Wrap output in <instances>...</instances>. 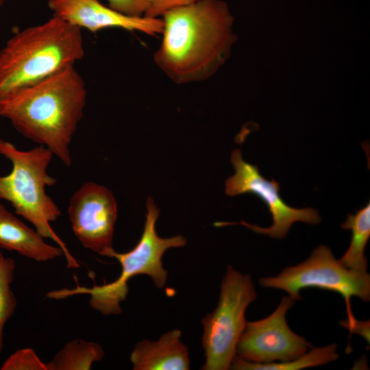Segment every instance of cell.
Masks as SVG:
<instances>
[{
	"label": "cell",
	"instance_id": "52a82bcc",
	"mask_svg": "<svg viewBox=\"0 0 370 370\" xmlns=\"http://www.w3.org/2000/svg\"><path fill=\"white\" fill-rule=\"evenodd\" d=\"M260 286L287 292L295 301L301 299L300 291L318 288L336 292L345 299L348 320L354 319L350 300L357 297L370 300V275L345 267L326 245L315 248L304 262L285 268L278 275L260 278Z\"/></svg>",
	"mask_w": 370,
	"mask_h": 370
},
{
	"label": "cell",
	"instance_id": "3957f363",
	"mask_svg": "<svg viewBox=\"0 0 370 370\" xmlns=\"http://www.w3.org/2000/svg\"><path fill=\"white\" fill-rule=\"evenodd\" d=\"M81 28L54 16L10 38L0 51V102L84 56Z\"/></svg>",
	"mask_w": 370,
	"mask_h": 370
},
{
	"label": "cell",
	"instance_id": "9c48e42d",
	"mask_svg": "<svg viewBox=\"0 0 370 370\" xmlns=\"http://www.w3.org/2000/svg\"><path fill=\"white\" fill-rule=\"evenodd\" d=\"M295 301L290 296L284 297L269 317L247 322L236 344V356L254 363L282 362L291 361L313 347L287 324V311Z\"/></svg>",
	"mask_w": 370,
	"mask_h": 370
},
{
	"label": "cell",
	"instance_id": "30bf717a",
	"mask_svg": "<svg viewBox=\"0 0 370 370\" xmlns=\"http://www.w3.org/2000/svg\"><path fill=\"white\" fill-rule=\"evenodd\" d=\"M117 212L110 190L92 182L82 184L73 193L68 206L73 231L82 245L106 257L114 249Z\"/></svg>",
	"mask_w": 370,
	"mask_h": 370
},
{
	"label": "cell",
	"instance_id": "44dd1931",
	"mask_svg": "<svg viewBox=\"0 0 370 370\" xmlns=\"http://www.w3.org/2000/svg\"><path fill=\"white\" fill-rule=\"evenodd\" d=\"M350 332L362 335L369 343V322L360 321L356 319L345 320L340 323Z\"/></svg>",
	"mask_w": 370,
	"mask_h": 370
},
{
	"label": "cell",
	"instance_id": "4fadbf2b",
	"mask_svg": "<svg viewBox=\"0 0 370 370\" xmlns=\"http://www.w3.org/2000/svg\"><path fill=\"white\" fill-rule=\"evenodd\" d=\"M0 247L37 262H47L64 255L59 246L47 243L36 230L25 225L2 204H0Z\"/></svg>",
	"mask_w": 370,
	"mask_h": 370
},
{
	"label": "cell",
	"instance_id": "e0dca14e",
	"mask_svg": "<svg viewBox=\"0 0 370 370\" xmlns=\"http://www.w3.org/2000/svg\"><path fill=\"white\" fill-rule=\"evenodd\" d=\"M15 269V260L0 252V353L3 349L5 325L14 314L17 306L11 288Z\"/></svg>",
	"mask_w": 370,
	"mask_h": 370
},
{
	"label": "cell",
	"instance_id": "603a6c76",
	"mask_svg": "<svg viewBox=\"0 0 370 370\" xmlns=\"http://www.w3.org/2000/svg\"><path fill=\"white\" fill-rule=\"evenodd\" d=\"M1 102H0V116H1Z\"/></svg>",
	"mask_w": 370,
	"mask_h": 370
},
{
	"label": "cell",
	"instance_id": "7a4b0ae2",
	"mask_svg": "<svg viewBox=\"0 0 370 370\" xmlns=\"http://www.w3.org/2000/svg\"><path fill=\"white\" fill-rule=\"evenodd\" d=\"M86 97L85 82L72 65L1 102V116L70 166V145L84 115Z\"/></svg>",
	"mask_w": 370,
	"mask_h": 370
},
{
	"label": "cell",
	"instance_id": "7c38bea8",
	"mask_svg": "<svg viewBox=\"0 0 370 370\" xmlns=\"http://www.w3.org/2000/svg\"><path fill=\"white\" fill-rule=\"evenodd\" d=\"M181 331L173 330L156 341L138 342L130 355L134 370H187L190 368L188 347L182 343Z\"/></svg>",
	"mask_w": 370,
	"mask_h": 370
},
{
	"label": "cell",
	"instance_id": "2e32d148",
	"mask_svg": "<svg viewBox=\"0 0 370 370\" xmlns=\"http://www.w3.org/2000/svg\"><path fill=\"white\" fill-rule=\"evenodd\" d=\"M337 346L332 343L324 347H312L303 355L288 362L269 364L254 363L235 356L230 369L235 370H297L313 367L335 361L338 358Z\"/></svg>",
	"mask_w": 370,
	"mask_h": 370
},
{
	"label": "cell",
	"instance_id": "9a60e30c",
	"mask_svg": "<svg viewBox=\"0 0 370 370\" xmlns=\"http://www.w3.org/2000/svg\"><path fill=\"white\" fill-rule=\"evenodd\" d=\"M103 356L100 345L78 338L68 342L46 364L47 370H89Z\"/></svg>",
	"mask_w": 370,
	"mask_h": 370
},
{
	"label": "cell",
	"instance_id": "7402d4cb",
	"mask_svg": "<svg viewBox=\"0 0 370 370\" xmlns=\"http://www.w3.org/2000/svg\"><path fill=\"white\" fill-rule=\"evenodd\" d=\"M5 0H0V8L2 6V5L3 4Z\"/></svg>",
	"mask_w": 370,
	"mask_h": 370
},
{
	"label": "cell",
	"instance_id": "ba28073f",
	"mask_svg": "<svg viewBox=\"0 0 370 370\" xmlns=\"http://www.w3.org/2000/svg\"><path fill=\"white\" fill-rule=\"evenodd\" d=\"M230 160L235 173L225 182V193L230 197L249 193L256 195L267 204L272 215L273 223L269 227H262L244 221L239 223L218 222L214 225L241 224L256 233L268 235L273 238H283L296 221L311 225L318 224L321 221V217L314 208H295L287 205L279 193V182L273 178L271 181L264 178L256 165L251 164L243 159L239 149L233 150Z\"/></svg>",
	"mask_w": 370,
	"mask_h": 370
},
{
	"label": "cell",
	"instance_id": "5b68a950",
	"mask_svg": "<svg viewBox=\"0 0 370 370\" xmlns=\"http://www.w3.org/2000/svg\"><path fill=\"white\" fill-rule=\"evenodd\" d=\"M146 206L144 229L138 243L127 252L118 253L112 249L108 254V257L116 259L121 266V274L116 280L90 288L77 285L71 289L51 291L46 297L62 299L77 295H88L89 304L94 310L110 315L121 313V303L126 299L129 291L127 282L132 278L147 275L156 287L163 288L167 280V271L162 267V256L168 249L185 246L186 241L182 235L160 238L156 232L159 209L151 197H148Z\"/></svg>",
	"mask_w": 370,
	"mask_h": 370
},
{
	"label": "cell",
	"instance_id": "ffe728a7",
	"mask_svg": "<svg viewBox=\"0 0 370 370\" xmlns=\"http://www.w3.org/2000/svg\"><path fill=\"white\" fill-rule=\"evenodd\" d=\"M149 8L145 13V17L158 18L164 12L171 9L191 4L199 0H148Z\"/></svg>",
	"mask_w": 370,
	"mask_h": 370
},
{
	"label": "cell",
	"instance_id": "5bb4252c",
	"mask_svg": "<svg viewBox=\"0 0 370 370\" xmlns=\"http://www.w3.org/2000/svg\"><path fill=\"white\" fill-rule=\"evenodd\" d=\"M344 230H351V241L347 251L338 259L347 269L366 273L367 260L365 249L370 237V203L359 209L354 214L348 213L347 220L341 225Z\"/></svg>",
	"mask_w": 370,
	"mask_h": 370
},
{
	"label": "cell",
	"instance_id": "d6986e66",
	"mask_svg": "<svg viewBox=\"0 0 370 370\" xmlns=\"http://www.w3.org/2000/svg\"><path fill=\"white\" fill-rule=\"evenodd\" d=\"M108 6L122 14L143 16L149 8L148 0H107Z\"/></svg>",
	"mask_w": 370,
	"mask_h": 370
},
{
	"label": "cell",
	"instance_id": "ac0fdd59",
	"mask_svg": "<svg viewBox=\"0 0 370 370\" xmlns=\"http://www.w3.org/2000/svg\"><path fill=\"white\" fill-rule=\"evenodd\" d=\"M1 370H47V364L41 360L32 348L16 350L1 365Z\"/></svg>",
	"mask_w": 370,
	"mask_h": 370
},
{
	"label": "cell",
	"instance_id": "6da1fadb",
	"mask_svg": "<svg viewBox=\"0 0 370 370\" xmlns=\"http://www.w3.org/2000/svg\"><path fill=\"white\" fill-rule=\"evenodd\" d=\"M162 16V39L153 55L156 65L177 84L211 77L234 41L227 5L220 0H199Z\"/></svg>",
	"mask_w": 370,
	"mask_h": 370
},
{
	"label": "cell",
	"instance_id": "8fae6325",
	"mask_svg": "<svg viewBox=\"0 0 370 370\" xmlns=\"http://www.w3.org/2000/svg\"><path fill=\"white\" fill-rule=\"evenodd\" d=\"M53 15L92 32L119 27L148 35L162 34L163 21L158 18L132 16L103 5L99 0H48Z\"/></svg>",
	"mask_w": 370,
	"mask_h": 370
},
{
	"label": "cell",
	"instance_id": "8992f818",
	"mask_svg": "<svg viewBox=\"0 0 370 370\" xmlns=\"http://www.w3.org/2000/svg\"><path fill=\"white\" fill-rule=\"evenodd\" d=\"M257 297L250 274H242L229 265L221 282L217 308L202 320L203 370L230 369L237 342L247 321L245 310Z\"/></svg>",
	"mask_w": 370,
	"mask_h": 370
},
{
	"label": "cell",
	"instance_id": "277c9868",
	"mask_svg": "<svg viewBox=\"0 0 370 370\" xmlns=\"http://www.w3.org/2000/svg\"><path fill=\"white\" fill-rule=\"evenodd\" d=\"M0 154L12 166L10 173L0 175V199L10 202L15 213L31 223L42 236L56 243L63 250L68 267L78 268L66 244L50 226L61 215L59 207L45 193L46 186L57 182L47 173L53 154L40 145L23 151L3 138H0Z\"/></svg>",
	"mask_w": 370,
	"mask_h": 370
}]
</instances>
